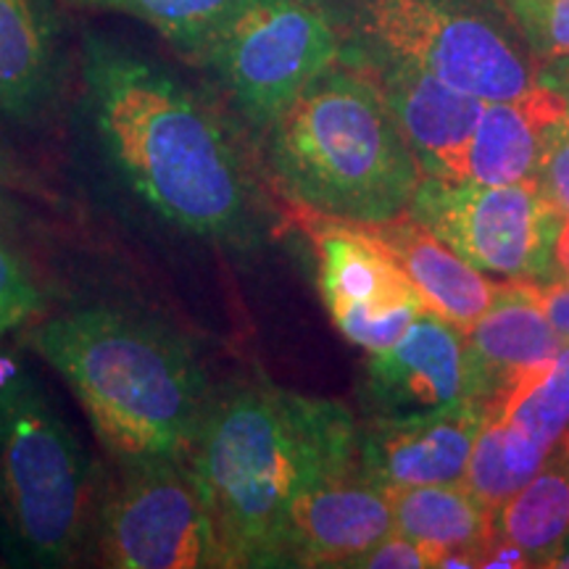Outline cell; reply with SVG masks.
<instances>
[{
    "label": "cell",
    "mask_w": 569,
    "mask_h": 569,
    "mask_svg": "<svg viewBox=\"0 0 569 569\" xmlns=\"http://www.w3.org/2000/svg\"><path fill=\"white\" fill-rule=\"evenodd\" d=\"M90 543L113 569L230 567L188 457L117 461L98 490Z\"/></svg>",
    "instance_id": "6"
},
{
    "label": "cell",
    "mask_w": 569,
    "mask_h": 569,
    "mask_svg": "<svg viewBox=\"0 0 569 569\" xmlns=\"http://www.w3.org/2000/svg\"><path fill=\"white\" fill-rule=\"evenodd\" d=\"M407 213L480 272L511 282L559 277L557 248L565 217L538 180L482 184L422 174Z\"/></svg>",
    "instance_id": "7"
},
{
    "label": "cell",
    "mask_w": 569,
    "mask_h": 569,
    "mask_svg": "<svg viewBox=\"0 0 569 569\" xmlns=\"http://www.w3.org/2000/svg\"><path fill=\"white\" fill-rule=\"evenodd\" d=\"M396 530L390 493L359 469L306 490L282 525L280 567H351Z\"/></svg>",
    "instance_id": "13"
},
{
    "label": "cell",
    "mask_w": 569,
    "mask_h": 569,
    "mask_svg": "<svg viewBox=\"0 0 569 569\" xmlns=\"http://www.w3.org/2000/svg\"><path fill=\"white\" fill-rule=\"evenodd\" d=\"M53 88V30L40 0H0V111L30 119Z\"/></svg>",
    "instance_id": "20"
},
{
    "label": "cell",
    "mask_w": 569,
    "mask_h": 569,
    "mask_svg": "<svg viewBox=\"0 0 569 569\" xmlns=\"http://www.w3.org/2000/svg\"><path fill=\"white\" fill-rule=\"evenodd\" d=\"M569 532V430L532 478L493 511V538L546 567Z\"/></svg>",
    "instance_id": "19"
},
{
    "label": "cell",
    "mask_w": 569,
    "mask_h": 569,
    "mask_svg": "<svg viewBox=\"0 0 569 569\" xmlns=\"http://www.w3.org/2000/svg\"><path fill=\"white\" fill-rule=\"evenodd\" d=\"M353 569H419L436 567V557L401 532H390L380 543L351 561Z\"/></svg>",
    "instance_id": "26"
},
{
    "label": "cell",
    "mask_w": 569,
    "mask_h": 569,
    "mask_svg": "<svg viewBox=\"0 0 569 569\" xmlns=\"http://www.w3.org/2000/svg\"><path fill=\"white\" fill-rule=\"evenodd\" d=\"M319 293L346 340L367 353L386 351L425 303L396 256L367 227L330 224L317 234Z\"/></svg>",
    "instance_id": "10"
},
{
    "label": "cell",
    "mask_w": 569,
    "mask_h": 569,
    "mask_svg": "<svg viewBox=\"0 0 569 569\" xmlns=\"http://www.w3.org/2000/svg\"><path fill=\"white\" fill-rule=\"evenodd\" d=\"M536 82L559 98L561 111H565V122L569 124V56L549 59L543 69L536 71Z\"/></svg>",
    "instance_id": "28"
},
{
    "label": "cell",
    "mask_w": 569,
    "mask_h": 569,
    "mask_svg": "<svg viewBox=\"0 0 569 569\" xmlns=\"http://www.w3.org/2000/svg\"><path fill=\"white\" fill-rule=\"evenodd\" d=\"M188 461L230 567H280L290 507L359 469V422L332 398L243 382L211 398Z\"/></svg>",
    "instance_id": "2"
},
{
    "label": "cell",
    "mask_w": 569,
    "mask_h": 569,
    "mask_svg": "<svg viewBox=\"0 0 569 569\" xmlns=\"http://www.w3.org/2000/svg\"><path fill=\"white\" fill-rule=\"evenodd\" d=\"M367 230L396 256L422 298L425 309L457 325L459 330H467L493 303L501 284L467 264L409 213H401L386 224L367 227Z\"/></svg>",
    "instance_id": "16"
},
{
    "label": "cell",
    "mask_w": 569,
    "mask_h": 569,
    "mask_svg": "<svg viewBox=\"0 0 569 569\" xmlns=\"http://www.w3.org/2000/svg\"><path fill=\"white\" fill-rule=\"evenodd\" d=\"M84 82L106 159L156 217L209 243L259 240V203L238 148L174 74L90 38Z\"/></svg>",
    "instance_id": "1"
},
{
    "label": "cell",
    "mask_w": 569,
    "mask_h": 569,
    "mask_svg": "<svg viewBox=\"0 0 569 569\" xmlns=\"http://www.w3.org/2000/svg\"><path fill=\"white\" fill-rule=\"evenodd\" d=\"M540 309L549 317L557 336L569 343V277H551L546 282H530Z\"/></svg>",
    "instance_id": "27"
},
{
    "label": "cell",
    "mask_w": 569,
    "mask_h": 569,
    "mask_svg": "<svg viewBox=\"0 0 569 569\" xmlns=\"http://www.w3.org/2000/svg\"><path fill=\"white\" fill-rule=\"evenodd\" d=\"M486 422L475 398L415 417H369L359 425V472L382 490L465 482Z\"/></svg>",
    "instance_id": "12"
},
{
    "label": "cell",
    "mask_w": 569,
    "mask_h": 569,
    "mask_svg": "<svg viewBox=\"0 0 569 569\" xmlns=\"http://www.w3.org/2000/svg\"><path fill=\"white\" fill-rule=\"evenodd\" d=\"M201 56L248 122L269 130L336 63L338 38L315 0H240Z\"/></svg>",
    "instance_id": "8"
},
{
    "label": "cell",
    "mask_w": 569,
    "mask_h": 569,
    "mask_svg": "<svg viewBox=\"0 0 569 569\" xmlns=\"http://www.w3.org/2000/svg\"><path fill=\"white\" fill-rule=\"evenodd\" d=\"M546 567H551V569H569V532H567V538L559 543V549L551 553L549 565H546Z\"/></svg>",
    "instance_id": "29"
},
{
    "label": "cell",
    "mask_w": 569,
    "mask_h": 569,
    "mask_svg": "<svg viewBox=\"0 0 569 569\" xmlns=\"http://www.w3.org/2000/svg\"><path fill=\"white\" fill-rule=\"evenodd\" d=\"M536 180L553 209L569 219V124L565 119L553 127L551 138L546 142Z\"/></svg>",
    "instance_id": "25"
},
{
    "label": "cell",
    "mask_w": 569,
    "mask_h": 569,
    "mask_svg": "<svg viewBox=\"0 0 569 569\" xmlns=\"http://www.w3.org/2000/svg\"><path fill=\"white\" fill-rule=\"evenodd\" d=\"M98 482L71 425L17 356L0 353V549L67 567L90 540Z\"/></svg>",
    "instance_id": "5"
},
{
    "label": "cell",
    "mask_w": 569,
    "mask_h": 569,
    "mask_svg": "<svg viewBox=\"0 0 569 569\" xmlns=\"http://www.w3.org/2000/svg\"><path fill=\"white\" fill-rule=\"evenodd\" d=\"M269 167L290 201L359 227L407 213L422 180L377 82L336 63L269 127Z\"/></svg>",
    "instance_id": "4"
},
{
    "label": "cell",
    "mask_w": 569,
    "mask_h": 569,
    "mask_svg": "<svg viewBox=\"0 0 569 569\" xmlns=\"http://www.w3.org/2000/svg\"><path fill=\"white\" fill-rule=\"evenodd\" d=\"M486 417H498L528 443L551 453L569 430V343L549 367L525 377L507 396L490 403Z\"/></svg>",
    "instance_id": "21"
},
{
    "label": "cell",
    "mask_w": 569,
    "mask_h": 569,
    "mask_svg": "<svg viewBox=\"0 0 569 569\" xmlns=\"http://www.w3.org/2000/svg\"><path fill=\"white\" fill-rule=\"evenodd\" d=\"M84 9L127 13L153 27L163 40L190 53H203L240 0H69Z\"/></svg>",
    "instance_id": "22"
},
{
    "label": "cell",
    "mask_w": 569,
    "mask_h": 569,
    "mask_svg": "<svg viewBox=\"0 0 569 569\" xmlns=\"http://www.w3.org/2000/svg\"><path fill=\"white\" fill-rule=\"evenodd\" d=\"M396 532L417 540L440 559L451 551H482L493 538V511L465 482L388 490Z\"/></svg>",
    "instance_id": "18"
},
{
    "label": "cell",
    "mask_w": 569,
    "mask_h": 569,
    "mask_svg": "<svg viewBox=\"0 0 569 569\" xmlns=\"http://www.w3.org/2000/svg\"><path fill=\"white\" fill-rule=\"evenodd\" d=\"M40 290L19 256L0 243V330L24 325L38 315Z\"/></svg>",
    "instance_id": "24"
},
{
    "label": "cell",
    "mask_w": 569,
    "mask_h": 569,
    "mask_svg": "<svg viewBox=\"0 0 569 569\" xmlns=\"http://www.w3.org/2000/svg\"><path fill=\"white\" fill-rule=\"evenodd\" d=\"M377 88L422 174L465 180V156L486 101L448 88L438 77L390 56L382 61Z\"/></svg>",
    "instance_id": "14"
},
{
    "label": "cell",
    "mask_w": 569,
    "mask_h": 569,
    "mask_svg": "<svg viewBox=\"0 0 569 569\" xmlns=\"http://www.w3.org/2000/svg\"><path fill=\"white\" fill-rule=\"evenodd\" d=\"M32 343L113 461L188 457L213 398L188 340L132 311L88 306L46 319Z\"/></svg>",
    "instance_id": "3"
},
{
    "label": "cell",
    "mask_w": 569,
    "mask_h": 569,
    "mask_svg": "<svg viewBox=\"0 0 569 569\" xmlns=\"http://www.w3.org/2000/svg\"><path fill=\"white\" fill-rule=\"evenodd\" d=\"M369 34L407 61L480 101H517L538 88L528 56L493 19L459 0H372Z\"/></svg>",
    "instance_id": "9"
},
{
    "label": "cell",
    "mask_w": 569,
    "mask_h": 569,
    "mask_svg": "<svg viewBox=\"0 0 569 569\" xmlns=\"http://www.w3.org/2000/svg\"><path fill=\"white\" fill-rule=\"evenodd\" d=\"M465 338L475 375V401L486 409L525 377L549 367L565 348L530 282L501 284L493 303L467 327Z\"/></svg>",
    "instance_id": "15"
},
{
    "label": "cell",
    "mask_w": 569,
    "mask_h": 569,
    "mask_svg": "<svg viewBox=\"0 0 569 569\" xmlns=\"http://www.w3.org/2000/svg\"><path fill=\"white\" fill-rule=\"evenodd\" d=\"M369 417H415L475 398L465 330L422 311L386 351L369 353Z\"/></svg>",
    "instance_id": "11"
},
{
    "label": "cell",
    "mask_w": 569,
    "mask_h": 569,
    "mask_svg": "<svg viewBox=\"0 0 569 569\" xmlns=\"http://www.w3.org/2000/svg\"><path fill=\"white\" fill-rule=\"evenodd\" d=\"M0 332H3V330H0Z\"/></svg>",
    "instance_id": "30"
},
{
    "label": "cell",
    "mask_w": 569,
    "mask_h": 569,
    "mask_svg": "<svg viewBox=\"0 0 569 569\" xmlns=\"http://www.w3.org/2000/svg\"><path fill=\"white\" fill-rule=\"evenodd\" d=\"M561 119V101L540 84L517 101L486 103L465 156V180L482 184L536 180L546 142Z\"/></svg>",
    "instance_id": "17"
},
{
    "label": "cell",
    "mask_w": 569,
    "mask_h": 569,
    "mask_svg": "<svg viewBox=\"0 0 569 569\" xmlns=\"http://www.w3.org/2000/svg\"><path fill=\"white\" fill-rule=\"evenodd\" d=\"M509 11L532 51L549 59L569 56V0H509Z\"/></svg>",
    "instance_id": "23"
}]
</instances>
